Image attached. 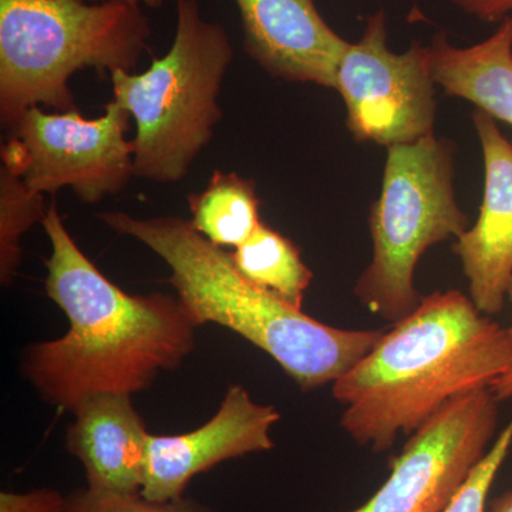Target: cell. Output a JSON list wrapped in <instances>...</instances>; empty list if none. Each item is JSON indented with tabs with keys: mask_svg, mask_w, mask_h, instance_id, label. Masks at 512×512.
<instances>
[{
	"mask_svg": "<svg viewBox=\"0 0 512 512\" xmlns=\"http://www.w3.org/2000/svg\"><path fill=\"white\" fill-rule=\"evenodd\" d=\"M50 242L47 296L69 319L62 338L29 346L23 373L59 409L101 393L148 389L195 348L197 323L177 296L130 295L109 281L74 241L55 202L42 222Z\"/></svg>",
	"mask_w": 512,
	"mask_h": 512,
	"instance_id": "obj_1",
	"label": "cell"
},
{
	"mask_svg": "<svg viewBox=\"0 0 512 512\" xmlns=\"http://www.w3.org/2000/svg\"><path fill=\"white\" fill-rule=\"evenodd\" d=\"M512 369V335L456 289L434 292L333 383L342 429L383 453L450 400L488 389Z\"/></svg>",
	"mask_w": 512,
	"mask_h": 512,
	"instance_id": "obj_2",
	"label": "cell"
},
{
	"mask_svg": "<svg viewBox=\"0 0 512 512\" xmlns=\"http://www.w3.org/2000/svg\"><path fill=\"white\" fill-rule=\"evenodd\" d=\"M97 218L117 234L137 239L170 268L168 282L198 326L217 323L272 357L302 390L319 389L372 350L383 329L325 325L238 271L231 252L217 247L190 220L137 218L123 211Z\"/></svg>",
	"mask_w": 512,
	"mask_h": 512,
	"instance_id": "obj_3",
	"label": "cell"
},
{
	"mask_svg": "<svg viewBox=\"0 0 512 512\" xmlns=\"http://www.w3.org/2000/svg\"><path fill=\"white\" fill-rule=\"evenodd\" d=\"M133 0H0V121L30 107L76 110L69 80L80 70L134 73L151 26Z\"/></svg>",
	"mask_w": 512,
	"mask_h": 512,
	"instance_id": "obj_4",
	"label": "cell"
},
{
	"mask_svg": "<svg viewBox=\"0 0 512 512\" xmlns=\"http://www.w3.org/2000/svg\"><path fill=\"white\" fill-rule=\"evenodd\" d=\"M170 50L143 73L110 74L114 101L136 123L134 177L180 183L214 137L220 94L234 50L227 30L202 15L198 0H175Z\"/></svg>",
	"mask_w": 512,
	"mask_h": 512,
	"instance_id": "obj_5",
	"label": "cell"
},
{
	"mask_svg": "<svg viewBox=\"0 0 512 512\" xmlns=\"http://www.w3.org/2000/svg\"><path fill=\"white\" fill-rule=\"evenodd\" d=\"M454 157V144L434 134L387 148L382 194L370 208L372 261L357 279L355 295L389 322L420 305L414 271L421 255L468 229L454 191Z\"/></svg>",
	"mask_w": 512,
	"mask_h": 512,
	"instance_id": "obj_6",
	"label": "cell"
},
{
	"mask_svg": "<svg viewBox=\"0 0 512 512\" xmlns=\"http://www.w3.org/2000/svg\"><path fill=\"white\" fill-rule=\"evenodd\" d=\"M130 119L114 100L99 119H84L77 109L45 113L30 107L9 128L2 163L33 192L70 188L84 204H97L120 194L134 177L126 138Z\"/></svg>",
	"mask_w": 512,
	"mask_h": 512,
	"instance_id": "obj_7",
	"label": "cell"
},
{
	"mask_svg": "<svg viewBox=\"0 0 512 512\" xmlns=\"http://www.w3.org/2000/svg\"><path fill=\"white\" fill-rule=\"evenodd\" d=\"M434 84L429 46L416 42L407 52H390L386 13L379 10L343 53L335 90L345 101L352 136L389 148L434 134Z\"/></svg>",
	"mask_w": 512,
	"mask_h": 512,
	"instance_id": "obj_8",
	"label": "cell"
},
{
	"mask_svg": "<svg viewBox=\"0 0 512 512\" xmlns=\"http://www.w3.org/2000/svg\"><path fill=\"white\" fill-rule=\"evenodd\" d=\"M498 403L490 387L450 400L409 437L375 495L350 512H443L490 450Z\"/></svg>",
	"mask_w": 512,
	"mask_h": 512,
	"instance_id": "obj_9",
	"label": "cell"
},
{
	"mask_svg": "<svg viewBox=\"0 0 512 512\" xmlns=\"http://www.w3.org/2000/svg\"><path fill=\"white\" fill-rule=\"evenodd\" d=\"M279 419L274 406L254 402L245 387L234 384L204 426L177 436L150 434L140 494L157 503L185 497L198 474L274 448L271 431Z\"/></svg>",
	"mask_w": 512,
	"mask_h": 512,
	"instance_id": "obj_10",
	"label": "cell"
},
{
	"mask_svg": "<svg viewBox=\"0 0 512 512\" xmlns=\"http://www.w3.org/2000/svg\"><path fill=\"white\" fill-rule=\"evenodd\" d=\"M484 157V195L480 217L457 238L454 254L470 282L478 311H503L512 278V144L484 111L473 113Z\"/></svg>",
	"mask_w": 512,
	"mask_h": 512,
	"instance_id": "obj_11",
	"label": "cell"
},
{
	"mask_svg": "<svg viewBox=\"0 0 512 512\" xmlns=\"http://www.w3.org/2000/svg\"><path fill=\"white\" fill-rule=\"evenodd\" d=\"M244 49L266 73L285 82L336 89L349 43L320 16L313 0H234Z\"/></svg>",
	"mask_w": 512,
	"mask_h": 512,
	"instance_id": "obj_12",
	"label": "cell"
},
{
	"mask_svg": "<svg viewBox=\"0 0 512 512\" xmlns=\"http://www.w3.org/2000/svg\"><path fill=\"white\" fill-rule=\"evenodd\" d=\"M72 413L66 447L82 463L87 488L100 494H140L150 433L130 394H96Z\"/></svg>",
	"mask_w": 512,
	"mask_h": 512,
	"instance_id": "obj_13",
	"label": "cell"
},
{
	"mask_svg": "<svg viewBox=\"0 0 512 512\" xmlns=\"http://www.w3.org/2000/svg\"><path fill=\"white\" fill-rule=\"evenodd\" d=\"M429 49L434 82L447 96L470 101L512 126V16L478 45L460 49L439 33Z\"/></svg>",
	"mask_w": 512,
	"mask_h": 512,
	"instance_id": "obj_14",
	"label": "cell"
},
{
	"mask_svg": "<svg viewBox=\"0 0 512 512\" xmlns=\"http://www.w3.org/2000/svg\"><path fill=\"white\" fill-rule=\"evenodd\" d=\"M259 204L254 181L218 170L205 190L188 197L192 227L221 248H238L254 234Z\"/></svg>",
	"mask_w": 512,
	"mask_h": 512,
	"instance_id": "obj_15",
	"label": "cell"
},
{
	"mask_svg": "<svg viewBox=\"0 0 512 512\" xmlns=\"http://www.w3.org/2000/svg\"><path fill=\"white\" fill-rule=\"evenodd\" d=\"M231 256L238 271L252 284L302 309L313 272L291 239L261 222Z\"/></svg>",
	"mask_w": 512,
	"mask_h": 512,
	"instance_id": "obj_16",
	"label": "cell"
},
{
	"mask_svg": "<svg viewBox=\"0 0 512 512\" xmlns=\"http://www.w3.org/2000/svg\"><path fill=\"white\" fill-rule=\"evenodd\" d=\"M47 208L39 192L29 190L18 174L0 168V282L9 286L22 262V239L43 222Z\"/></svg>",
	"mask_w": 512,
	"mask_h": 512,
	"instance_id": "obj_17",
	"label": "cell"
},
{
	"mask_svg": "<svg viewBox=\"0 0 512 512\" xmlns=\"http://www.w3.org/2000/svg\"><path fill=\"white\" fill-rule=\"evenodd\" d=\"M59 512H217L210 505L183 497L178 500L157 503L143 495L100 494L83 488L67 494Z\"/></svg>",
	"mask_w": 512,
	"mask_h": 512,
	"instance_id": "obj_18",
	"label": "cell"
},
{
	"mask_svg": "<svg viewBox=\"0 0 512 512\" xmlns=\"http://www.w3.org/2000/svg\"><path fill=\"white\" fill-rule=\"evenodd\" d=\"M512 446V420L443 512H487V498Z\"/></svg>",
	"mask_w": 512,
	"mask_h": 512,
	"instance_id": "obj_19",
	"label": "cell"
},
{
	"mask_svg": "<svg viewBox=\"0 0 512 512\" xmlns=\"http://www.w3.org/2000/svg\"><path fill=\"white\" fill-rule=\"evenodd\" d=\"M66 495L53 488H36L28 493H0V512H59Z\"/></svg>",
	"mask_w": 512,
	"mask_h": 512,
	"instance_id": "obj_20",
	"label": "cell"
},
{
	"mask_svg": "<svg viewBox=\"0 0 512 512\" xmlns=\"http://www.w3.org/2000/svg\"><path fill=\"white\" fill-rule=\"evenodd\" d=\"M454 3L483 22H503L512 12V0H454Z\"/></svg>",
	"mask_w": 512,
	"mask_h": 512,
	"instance_id": "obj_21",
	"label": "cell"
},
{
	"mask_svg": "<svg viewBox=\"0 0 512 512\" xmlns=\"http://www.w3.org/2000/svg\"><path fill=\"white\" fill-rule=\"evenodd\" d=\"M508 299L512 302V278L510 281V285H508L507 289ZM512 335V326L508 328ZM490 389L493 390L494 396L497 397L498 402H504V400L511 399L512 397V369L510 372L504 373L503 376L495 379L493 384H491Z\"/></svg>",
	"mask_w": 512,
	"mask_h": 512,
	"instance_id": "obj_22",
	"label": "cell"
},
{
	"mask_svg": "<svg viewBox=\"0 0 512 512\" xmlns=\"http://www.w3.org/2000/svg\"><path fill=\"white\" fill-rule=\"evenodd\" d=\"M487 512H512V490L495 498L487 508Z\"/></svg>",
	"mask_w": 512,
	"mask_h": 512,
	"instance_id": "obj_23",
	"label": "cell"
},
{
	"mask_svg": "<svg viewBox=\"0 0 512 512\" xmlns=\"http://www.w3.org/2000/svg\"><path fill=\"white\" fill-rule=\"evenodd\" d=\"M90 2H101V0H90ZM133 2L141 3V5L147 6V8H160L163 5L164 0H133Z\"/></svg>",
	"mask_w": 512,
	"mask_h": 512,
	"instance_id": "obj_24",
	"label": "cell"
}]
</instances>
